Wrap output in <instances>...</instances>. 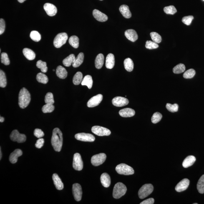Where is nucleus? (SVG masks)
I'll return each mask as SVG.
<instances>
[{"instance_id": "1", "label": "nucleus", "mask_w": 204, "mask_h": 204, "mask_svg": "<svg viewBox=\"0 0 204 204\" xmlns=\"http://www.w3.org/2000/svg\"><path fill=\"white\" fill-rule=\"evenodd\" d=\"M51 143L56 151H61L63 143L62 134L58 128H56L53 130Z\"/></svg>"}, {"instance_id": "2", "label": "nucleus", "mask_w": 204, "mask_h": 204, "mask_svg": "<svg viewBox=\"0 0 204 204\" xmlns=\"http://www.w3.org/2000/svg\"><path fill=\"white\" fill-rule=\"evenodd\" d=\"M31 101V95L25 88L21 90L19 94V105L22 109H25L29 105Z\"/></svg>"}, {"instance_id": "3", "label": "nucleus", "mask_w": 204, "mask_h": 204, "mask_svg": "<svg viewBox=\"0 0 204 204\" xmlns=\"http://www.w3.org/2000/svg\"><path fill=\"white\" fill-rule=\"evenodd\" d=\"M127 187L124 184L119 182L114 186L113 196L114 198L119 199L125 194L127 192Z\"/></svg>"}, {"instance_id": "4", "label": "nucleus", "mask_w": 204, "mask_h": 204, "mask_svg": "<svg viewBox=\"0 0 204 204\" xmlns=\"http://www.w3.org/2000/svg\"><path fill=\"white\" fill-rule=\"evenodd\" d=\"M115 170L117 173L121 175H129L134 174L133 168L126 164L122 163L117 165Z\"/></svg>"}, {"instance_id": "5", "label": "nucleus", "mask_w": 204, "mask_h": 204, "mask_svg": "<svg viewBox=\"0 0 204 204\" xmlns=\"http://www.w3.org/2000/svg\"><path fill=\"white\" fill-rule=\"evenodd\" d=\"M154 187L151 184H146L141 187L138 191V196L140 199H144L148 196L153 192Z\"/></svg>"}, {"instance_id": "6", "label": "nucleus", "mask_w": 204, "mask_h": 204, "mask_svg": "<svg viewBox=\"0 0 204 204\" xmlns=\"http://www.w3.org/2000/svg\"><path fill=\"white\" fill-rule=\"evenodd\" d=\"M68 39L67 34L66 33H61L58 34L54 38V47L59 48L66 44Z\"/></svg>"}, {"instance_id": "7", "label": "nucleus", "mask_w": 204, "mask_h": 204, "mask_svg": "<svg viewBox=\"0 0 204 204\" xmlns=\"http://www.w3.org/2000/svg\"><path fill=\"white\" fill-rule=\"evenodd\" d=\"M106 159V155L104 153H100L92 156L91 158V163L95 166L102 165Z\"/></svg>"}, {"instance_id": "8", "label": "nucleus", "mask_w": 204, "mask_h": 204, "mask_svg": "<svg viewBox=\"0 0 204 204\" xmlns=\"http://www.w3.org/2000/svg\"><path fill=\"white\" fill-rule=\"evenodd\" d=\"M92 131L95 135L99 136H109L111 133L109 129L97 126L92 127Z\"/></svg>"}, {"instance_id": "9", "label": "nucleus", "mask_w": 204, "mask_h": 204, "mask_svg": "<svg viewBox=\"0 0 204 204\" xmlns=\"http://www.w3.org/2000/svg\"><path fill=\"white\" fill-rule=\"evenodd\" d=\"M73 167L75 170L80 171L83 167V162L80 154L76 153L74 154L73 158Z\"/></svg>"}, {"instance_id": "10", "label": "nucleus", "mask_w": 204, "mask_h": 204, "mask_svg": "<svg viewBox=\"0 0 204 204\" xmlns=\"http://www.w3.org/2000/svg\"><path fill=\"white\" fill-rule=\"evenodd\" d=\"M11 140L18 143H23L26 142V137L24 134H20L17 130H13L10 135Z\"/></svg>"}, {"instance_id": "11", "label": "nucleus", "mask_w": 204, "mask_h": 204, "mask_svg": "<svg viewBox=\"0 0 204 204\" xmlns=\"http://www.w3.org/2000/svg\"><path fill=\"white\" fill-rule=\"evenodd\" d=\"M75 138L77 140L85 142H93L95 137L92 134L81 133L76 134Z\"/></svg>"}, {"instance_id": "12", "label": "nucleus", "mask_w": 204, "mask_h": 204, "mask_svg": "<svg viewBox=\"0 0 204 204\" xmlns=\"http://www.w3.org/2000/svg\"><path fill=\"white\" fill-rule=\"evenodd\" d=\"M72 192L74 199L77 202L80 201L82 198V194L81 186L79 184H74L72 186Z\"/></svg>"}, {"instance_id": "13", "label": "nucleus", "mask_w": 204, "mask_h": 204, "mask_svg": "<svg viewBox=\"0 0 204 204\" xmlns=\"http://www.w3.org/2000/svg\"><path fill=\"white\" fill-rule=\"evenodd\" d=\"M103 96L102 94H98L94 96L89 99L87 102V106L89 107H94L97 106L102 102Z\"/></svg>"}, {"instance_id": "14", "label": "nucleus", "mask_w": 204, "mask_h": 204, "mask_svg": "<svg viewBox=\"0 0 204 204\" xmlns=\"http://www.w3.org/2000/svg\"><path fill=\"white\" fill-rule=\"evenodd\" d=\"M129 102L127 99L121 97H115L112 100L113 104L115 106L118 107L124 106L127 105Z\"/></svg>"}, {"instance_id": "15", "label": "nucleus", "mask_w": 204, "mask_h": 204, "mask_svg": "<svg viewBox=\"0 0 204 204\" xmlns=\"http://www.w3.org/2000/svg\"><path fill=\"white\" fill-rule=\"evenodd\" d=\"M44 9L48 15L50 16H55L57 12L56 6L50 3H46L44 5Z\"/></svg>"}, {"instance_id": "16", "label": "nucleus", "mask_w": 204, "mask_h": 204, "mask_svg": "<svg viewBox=\"0 0 204 204\" xmlns=\"http://www.w3.org/2000/svg\"><path fill=\"white\" fill-rule=\"evenodd\" d=\"M190 181L188 179H183L177 184L175 187L177 192H181L187 190L190 185Z\"/></svg>"}, {"instance_id": "17", "label": "nucleus", "mask_w": 204, "mask_h": 204, "mask_svg": "<svg viewBox=\"0 0 204 204\" xmlns=\"http://www.w3.org/2000/svg\"><path fill=\"white\" fill-rule=\"evenodd\" d=\"M93 15L96 20L101 22H104L107 21L108 19L106 15L97 9L94 10L93 11Z\"/></svg>"}, {"instance_id": "18", "label": "nucleus", "mask_w": 204, "mask_h": 204, "mask_svg": "<svg viewBox=\"0 0 204 204\" xmlns=\"http://www.w3.org/2000/svg\"><path fill=\"white\" fill-rule=\"evenodd\" d=\"M124 34L127 38L132 42H135L138 39V35L137 32L133 29L127 30Z\"/></svg>"}, {"instance_id": "19", "label": "nucleus", "mask_w": 204, "mask_h": 204, "mask_svg": "<svg viewBox=\"0 0 204 204\" xmlns=\"http://www.w3.org/2000/svg\"><path fill=\"white\" fill-rule=\"evenodd\" d=\"M22 155V152L21 149H17L10 154L9 160L11 163L14 164L18 161V158Z\"/></svg>"}, {"instance_id": "20", "label": "nucleus", "mask_w": 204, "mask_h": 204, "mask_svg": "<svg viewBox=\"0 0 204 204\" xmlns=\"http://www.w3.org/2000/svg\"><path fill=\"white\" fill-rule=\"evenodd\" d=\"M119 115L123 117H130L135 115V112L134 109L127 108L122 109L119 111Z\"/></svg>"}, {"instance_id": "21", "label": "nucleus", "mask_w": 204, "mask_h": 204, "mask_svg": "<svg viewBox=\"0 0 204 204\" xmlns=\"http://www.w3.org/2000/svg\"><path fill=\"white\" fill-rule=\"evenodd\" d=\"M115 57L113 54H109L106 58V66L107 69H112L115 65Z\"/></svg>"}, {"instance_id": "22", "label": "nucleus", "mask_w": 204, "mask_h": 204, "mask_svg": "<svg viewBox=\"0 0 204 204\" xmlns=\"http://www.w3.org/2000/svg\"><path fill=\"white\" fill-rule=\"evenodd\" d=\"M52 178L54 185L57 190H63L64 188V184L58 175L56 174H54L52 176Z\"/></svg>"}, {"instance_id": "23", "label": "nucleus", "mask_w": 204, "mask_h": 204, "mask_svg": "<svg viewBox=\"0 0 204 204\" xmlns=\"http://www.w3.org/2000/svg\"><path fill=\"white\" fill-rule=\"evenodd\" d=\"M101 182L103 186L105 187L110 186L111 184V178L110 176L106 173L102 174L101 176Z\"/></svg>"}, {"instance_id": "24", "label": "nucleus", "mask_w": 204, "mask_h": 204, "mask_svg": "<svg viewBox=\"0 0 204 204\" xmlns=\"http://www.w3.org/2000/svg\"><path fill=\"white\" fill-rule=\"evenodd\" d=\"M119 11L122 16L127 19H129L131 17L132 14L129 6L126 5H122L120 6L119 8Z\"/></svg>"}, {"instance_id": "25", "label": "nucleus", "mask_w": 204, "mask_h": 204, "mask_svg": "<svg viewBox=\"0 0 204 204\" xmlns=\"http://www.w3.org/2000/svg\"><path fill=\"white\" fill-rule=\"evenodd\" d=\"M56 74L59 78L64 79L67 77V72L65 68L62 66H59L56 69Z\"/></svg>"}, {"instance_id": "26", "label": "nucleus", "mask_w": 204, "mask_h": 204, "mask_svg": "<svg viewBox=\"0 0 204 204\" xmlns=\"http://www.w3.org/2000/svg\"><path fill=\"white\" fill-rule=\"evenodd\" d=\"M195 161L196 158L194 156L192 155L189 156L184 160L182 165L185 168H187L193 165Z\"/></svg>"}, {"instance_id": "27", "label": "nucleus", "mask_w": 204, "mask_h": 204, "mask_svg": "<svg viewBox=\"0 0 204 204\" xmlns=\"http://www.w3.org/2000/svg\"><path fill=\"white\" fill-rule=\"evenodd\" d=\"M23 53L26 58L29 60H33L35 58L36 54L35 53L28 48H25L23 49Z\"/></svg>"}, {"instance_id": "28", "label": "nucleus", "mask_w": 204, "mask_h": 204, "mask_svg": "<svg viewBox=\"0 0 204 204\" xmlns=\"http://www.w3.org/2000/svg\"><path fill=\"white\" fill-rule=\"evenodd\" d=\"M104 58L103 54H100L97 55L95 60V67L97 69H100L103 65Z\"/></svg>"}, {"instance_id": "29", "label": "nucleus", "mask_w": 204, "mask_h": 204, "mask_svg": "<svg viewBox=\"0 0 204 204\" xmlns=\"http://www.w3.org/2000/svg\"><path fill=\"white\" fill-rule=\"evenodd\" d=\"M93 83L92 77L90 75H87L84 77L81 82V85L86 86L89 89L92 88Z\"/></svg>"}, {"instance_id": "30", "label": "nucleus", "mask_w": 204, "mask_h": 204, "mask_svg": "<svg viewBox=\"0 0 204 204\" xmlns=\"http://www.w3.org/2000/svg\"><path fill=\"white\" fill-rule=\"evenodd\" d=\"M124 68L128 72H131L133 70L134 64L133 61L130 58H127L124 61Z\"/></svg>"}, {"instance_id": "31", "label": "nucleus", "mask_w": 204, "mask_h": 204, "mask_svg": "<svg viewBox=\"0 0 204 204\" xmlns=\"http://www.w3.org/2000/svg\"><path fill=\"white\" fill-rule=\"evenodd\" d=\"M84 54L83 53H80L76 58L75 60L72 64L73 67L77 68L79 67L83 62Z\"/></svg>"}, {"instance_id": "32", "label": "nucleus", "mask_w": 204, "mask_h": 204, "mask_svg": "<svg viewBox=\"0 0 204 204\" xmlns=\"http://www.w3.org/2000/svg\"><path fill=\"white\" fill-rule=\"evenodd\" d=\"M76 58L74 54H71L63 61V64L66 67H70L75 60Z\"/></svg>"}, {"instance_id": "33", "label": "nucleus", "mask_w": 204, "mask_h": 204, "mask_svg": "<svg viewBox=\"0 0 204 204\" xmlns=\"http://www.w3.org/2000/svg\"><path fill=\"white\" fill-rule=\"evenodd\" d=\"M69 42L71 46L75 49L79 47V39L77 36L74 35L71 36L69 39Z\"/></svg>"}, {"instance_id": "34", "label": "nucleus", "mask_w": 204, "mask_h": 204, "mask_svg": "<svg viewBox=\"0 0 204 204\" xmlns=\"http://www.w3.org/2000/svg\"><path fill=\"white\" fill-rule=\"evenodd\" d=\"M83 75L82 73L77 72L73 78V82L74 85H78L80 84L82 81Z\"/></svg>"}, {"instance_id": "35", "label": "nucleus", "mask_w": 204, "mask_h": 204, "mask_svg": "<svg viewBox=\"0 0 204 204\" xmlns=\"http://www.w3.org/2000/svg\"><path fill=\"white\" fill-rule=\"evenodd\" d=\"M36 79L39 82L44 84H47L49 81L47 76L42 73H39L37 74Z\"/></svg>"}, {"instance_id": "36", "label": "nucleus", "mask_w": 204, "mask_h": 204, "mask_svg": "<svg viewBox=\"0 0 204 204\" xmlns=\"http://www.w3.org/2000/svg\"><path fill=\"white\" fill-rule=\"evenodd\" d=\"M197 189L200 193H204V175L202 176L197 184Z\"/></svg>"}, {"instance_id": "37", "label": "nucleus", "mask_w": 204, "mask_h": 204, "mask_svg": "<svg viewBox=\"0 0 204 204\" xmlns=\"http://www.w3.org/2000/svg\"><path fill=\"white\" fill-rule=\"evenodd\" d=\"M186 67L185 65L180 64L177 65L173 68V72L175 74H180L184 72L185 70Z\"/></svg>"}, {"instance_id": "38", "label": "nucleus", "mask_w": 204, "mask_h": 204, "mask_svg": "<svg viewBox=\"0 0 204 204\" xmlns=\"http://www.w3.org/2000/svg\"><path fill=\"white\" fill-rule=\"evenodd\" d=\"M36 66L38 68L41 69V72L42 73H44L47 72L48 68L46 62H43L41 60H39L37 61V63H36Z\"/></svg>"}, {"instance_id": "39", "label": "nucleus", "mask_w": 204, "mask_h": 204, "mask_svg": "<svg viewBox=\"0 0 204 204\" xmlns=\"http://www.w3.org/2000/svg\"><path fill=\"white\" fill-rule=\"evenodd\" d=\"M7 84L6 79L5 73L2 70H0V87L4 88Z\"/></svg>"}, {"instance_id": "40", "label": "nucleus", "mask_w": 204, "mask_h": 204, "mask_svg": "<svg viewBox=\"0 0 204 204\" xmlns=\"http://www.w3.org/2000/svg\"><path fill=\"white\" fill-rule=\"evenodd\" d=\"M30 37L32 40L35 42H39L41 39L40 34L36 31H32L30 34Z\"/></svg>"}, {"instance_id": "41", "label": "nucleus", "mask_w": 204, "mask_h": 204, "mask_svg": "<svg viewBox=\"0 0 204 204\" xmlns=\"http://www.w3.org/2000/svg\"><path fill=\"white\" fill-rule=\"evenodd\" d=\"M150 36L153 42L158 44L161 42L162 38L161 36L158 33L152 32L150 33Z\"/></svg>"}, {"instance_id": "42", "label": "nucleus", "mask_w": 204, "mask_h": 204, "mask_svg": "<svg viewBox=\"0 0 204 204\" xmlns=\"http://www.w3.org/2000/svg\"><path fill=\"white\" fill-rule=\"evenodd\" d=\"M54 109V106L52 104H46L43 106L42 110L44 113H51L53 112Z\"/></svg>"}, {"instance_id": "43", "label": "nucleus", "mask_w": 204, "mask_h": 204, "mask_svg": "<svg viewBox=\"0 0 204 204\" xmlns=\"http://www.w3.org/2000/svg\"><path fill=\"white\" fill-rule=\"evenodd\" d=\"M164 11L166 14H174L177 13V10L174 6H170L164 8Z\"/></svg>"}, {"instance_id": "44", "label": "nucleus", "mask_w": 204, "mask_h": 204, "mask_svg": "<svg viewBox=\"0 0 204 204\" xmlns=\"http://www.w3.org/2000/svg\"><path fill=\"white\" fill-rule=\"evenodd\" d=\"M195 74V71L194 70L190 69L184 73L183 77L186 79H190L193 78Z\"/></svg>"}, {"instance_id": "45", "label": "nucleus", "mask_w": 204, "mask_h": 204, "mask_svg": "<svg viewBox=\"0 0 204 204\" xmlns=\"http://www.w3.org/2000/svg\"><path fill=\"white\" fill-rule=\"evenodd\" d=\"M45 102L46 104H54V95L51 92H48L45 97Z\"/></svg>"}, {"instance_id": "46", "label": "nucleus", "mask_w": 204, "mask_h": 204, "mask_svg": "<svg viewBox=\"0 0 204 204\" xmlns=\"http://www.w3.org/2000/svg\"><path fill=\"white\" fill-rule=\"evenodd\" d=\"M162 118V115L159 112H155L153 114L152 117V122L153 123L156 124L160 122Z\"/></svg>"}, {"instance_id": "47", "label": "nucleus", "mask_w": 204, "mask_h": 204, "mask_svg": "<svg viewBox=\"0 0 204 204\" xmlns=\"http://www.w3.org/2000/svg\"><path fill=\"white\" fill-rule=\"evenodd\" d=\"M167 110L171 112H177L178 111V106L177 104H172L170 103H167L166 105Z\"/></svg>"}, {"instance_id": "48", "label": "nucleus", "mask_w": 204, "mask_h": 204, "mask_svg": "<svg viewBox=\"0 0 204 204\" xmlns=\"http://www.w3.org/2000/svg\"><path fill=\"white\" fill-rule=\"evenodd\" d=\"M1 62L5 65H9L10 61L7 54L6 53H2L1 54Z\"/></svg>"}, {"instance_id": "49", "label": "nucleus", "mask_w": 204, "mask_h": 204, "mask_svg": "<svg viewBox=\"0 0 204 204\" xmlns=\"http://www.w3.org/2000/svg\"><path fill=\"white\" fill-rule=\"evenodd\" d=\"M145 47L148 49H157L159 47L157 43L150 41H147L146 43Z\"/></svg>"}, {"instance_id": "50", "label": "nucleus", "mask_w": 204, "mask_h": 204, "mask_svg": "<svg viewBox=\"0 0 204 204\" xmlns=\"http://www.w3.org/2000/svg\"><path fill=\"white\" fill-rule=\"evenodd\" d=\"M193 19L194 17L192 16H185L182 18V22L186 25L190 26Z\"/></svg>"}, {"instance_id": "51", "label": "nucleus", "mask_w": 204, "mask_h": 204, "mask_svg": "<svg viewBox=\"0 0 204 204\" xmlns=\"http://www.w3.org/2000/svg\"><path fill=\"white\" fill-rule=\"evenodd\" d=\"M34 134L36 137L38 138H41L44 137V134L41 129H35Z\"/></svg>"}, {"instance_id": "52", "label": "nucleus", "mask_w": 204, "mask_h": 204, "mask_svg": "<svg viewBox=\"0 0 204 204\" xmlns=\"http://www.w3.org/2000/svg\"><path fill=\"white\" fill-rule=\"evenodd\" d=\"M6 25L4 20L2 19H0V34H2L4 33Z\"/></svg>"}, {"instance_id": "53", "label": "nucleus", "mask_w": 204, "mask_h": 204, "mask_svg": "<svg viewBox=\"0 0 204 204\" xmlns=\"http://www.w3.org/2000/svg\"><path fill=\"white\" fill-rule=\"evenodd\" d=\"M44 143V140L43 138H39L36 142L35 146L36 148L40 149L42 147Z\"/></svg>"}, {"instance_id": "54", "label": "nucleus", "mask_w": 204, "mask_h": 204, "mask_svg": "<svg viewBox=\"0 0 204 204\" xmlns=\"http://www.w3.org/2000/svg\"><path fill=\"white\" fill-rule=\"evenodd\" d=\"M154 203V199L153 198H149L148 199L143 201L141 202L140 204H153Z\"/></svg>"}, {"instance_id": "55", "label": "nucleus", "mask_w": 204, "mask_h": 204, "mask_svg": "<svg viewBox=\"0 0 204 204\" xmlns=\"http://www.w3.org/2000/svg\"><path fill=\"white\" fill-rule=\"evenodd\" d=\"M4 121V118L3 117H0V122H2Z\"/></svg>"}, {"instance_id": "56", "label": "nucleus", "mask_w": 204, "mask_h": 204, "mask_svg": "<svg viewBox=\"0 0 204 204\" xmlns=\"http://www.w3.org/2000/svg\"><path fill=\"white\" fill-rule=\"evenodd\" d=\"M18 1L19 2L22 3L24 2L25 1H26V0H18Z\"/></svg>"}, {"instance_id": "57", "label": "nucleus", "mask_w": 204, "mask_h": 204, "mask_svg": "<svg viewBox=\"0 0 204 204\" xmlns=\"http://www.w3.org/2000/svg\"><path fill=\"white\" fill-rule=\"evenodd\" d=\"M1 152H1V149H0V153H1V154H0V160H1L2 158V154Z\"/></svg>"}, {"instance_id": "58", "label": "nucleus", "mask_w": 204, "mask_h": 204, "mask_svg": "<svg viewBox=\"0 0 204 204\" xmlns=\"http://www.w3.org/2000/svg\"><path fill=\"white\" fill-rule=\"evenodd\" d=\"M194 204H197V203H194Z\"/></svg>"}, {"instance_id": "59", "label": "nucleus", "mask_w": 204, "mask_h": 204, "mask_svg": "<svg viewBox=\"0 0 204 204\" xmlns=\"http://www.w3.org/2000/svg\"><path fill=\"white\" fill-rule=\"evenodd\" d=\"M53 71H55V70H53Z\"/></svg>"}, {"instance_id": "60", "label": "nucleus", "mask_w": 204, "mask_h": 204, "mask_svg": "<svg viewBox=\"0 0 204 204\" xmlns=\"http://www.w3.org/2000/svg\"><path fill=\"white\" fill-rule=\"evenodd\" d=\"M100 1H102V0H100Z\"/></svg>"}, {"instance_id": "61", "label": "nucleus", "mask_w": 204, "mask_h": 204, "mask_svg": "<svg viewBox=\"0 0 204 204\" xmlns=\"http://www.w3.org/2000/svg\"><path fill=\"white\" fill-rule=\"evenodd\" d=\"M203 1H204V0H203Z\"/></svg>"}]
</instances>
